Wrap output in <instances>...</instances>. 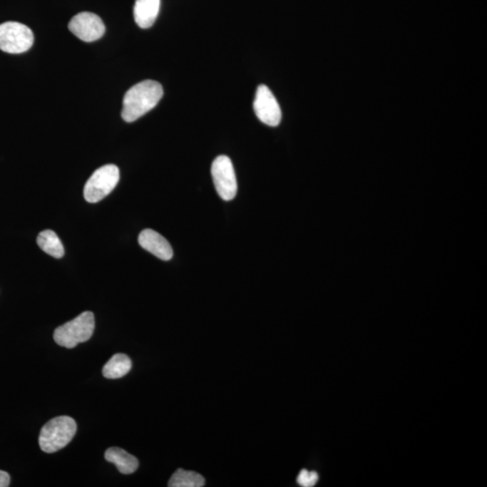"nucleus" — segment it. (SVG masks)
Instances as JSON below:
<instances>
[{
  "mask_svg": "<svg viewBox=\"0 0 487 487\" xmlns=\"http://www.w3.org/2000/svg\"><path fill=\"white\" fill-rule=\"evenodd\" d=\"M163 95L162 85L155 81H141L127 91L123 100L122 118L131 123L156 107Z\"/></svg>",
  "mask_w": 487,
  "mask_h": 487,
  "instance_id": "nucleus-1",
  "label": "nucleus"
},
{
  "mask_svg": "<svg viewBox=\"0 0 487 487\" xmlns=\"http://www.w3.org/2000/svg\"><path fill=\"white\" fill-rule=\"evenodd\" d=\"M77 431L76 422L73 418L60 416L52 419L41 430L39 445L46 453H54L66 447Z\"/></svg>",
  "mask_w": 487,
  "mask_h": 487,
  "instance_id": "nucleus-2",
  "label": "nucleus"
},
{
  "mask_svg": "<svg viewBox=\"0 0 487 487\" xmlns=\"http://www.w3.org/2000/svg\"><path fill=\"white\" fill-rule=\"evenodd\" d=\"M95 318L93 312H85L77 318L56 329L53 339L59 346L73 349L78 344L88 342L93 335Z\"/></svg>",
  "mask_w": 487,
  "mask_h": 487,
  "instance_id": "nucleus-3",
  "label": "nucleus"
},
{
  "mask_svg": "<svg viewBox=\"0 0 487 487\" xmlns=\"http://www.w3.org/2000/svg\"><path fill=\"white\" fill-rule=\"evenodd\" d=\"M119 176V169L114 165H104L96 170L85 185V200L90 203L101 202L117 186Z\"/></svg>",
  "mask_w": 487,
  "mask_h": 487,
  "instance_id": "nucleus-4",
  "label": "nucleus"
},
{
  "mask_svg": "<svg viewBox=\"0 0 487 487\" xmlns=\"http://www.w3.org/2000/svg\"><path fill=\"white\" fill-rule=\"evenodd\" d=\"M34 34L29 26L18 22H6L0 25V50L19 54L31 48Z\"/></svg>",
  "mask_w": 487,
  "mask_h": 487,
  "instance_id": "nucleus-5",
  "label": "nucleus"
},
{
  "mask_svg": "<svg viewBox=\"0 0 487 487\" xmlns=\"http://www.w3.org/2000/svg\"><path fill=\"white\" fill-rule=\"evenodd\" d=\"M214 185L221 199L232 200L237 195V182L234 166L227 155H220L214 160L211 166Z\"/></svg>",
  "mask_w": 487,
  "mask_h": 487,
  "instance_id": "nucleus-6",
  "label": "nucleus"
},
{
  "mask_svg": "<svg viewBox=\"0 0 487 487\" xmlns=\"http://www.w3.org/2000/svg\"><path fill=\"white\" fill-rule=\"evenodd\" d=\"M255 115L264 124L277 127L281 123L282 111L275 95L265 85L257 88L254 101Z\"/></svg>",
  "mask_w": 487,
  "mask_h": 487,
  "instance_id": "nucleus-7",
  "label": "nucleus"
},
{
  "mask_svg": "<svg viewBox=\"0 0 487 487\" xmlns=\"http://www.w3.org/2000/svg\"><path fill=\"white\" fill-rule=\"evenodd\" d=\"M70 31L84 42H94L104 36L106 27L96 14L83 12L73 16L69 23Z\"/></svg>",
  "mask_w": 487,
  "mask_h": 487,
  "instance_id": "nucleus-8",
  "label": "nucleus"
},
{
  "mask_svg": "<svg viewBox=\"0 0 487 487\" xmlns=\"http://www.w3.org/2000/svg\"><path fill=\"white\" fill-rule=\"evenodd\" d=\"M139 245L146 251L163 261L171 260L173 250L165 237L153 230H143L138 237Z\"/></svg>",
  "mask_w": 487,
  "mask_h": 487,
  "instance_id": "nucleus-9",
  "label": "nucleus"
},
{
  "mask_svg": "<svg viewBox=\"0 0 487 487\" xmlns=\"http://www.w3.org/2000/svg\"><path fill=\"white\" fill-rule=\"evenodd\" d=\"M161 0H135L134 6L135 21L139 27L148 29L154 25L158 19Z\"/></svg>",
  "mask_w": 487,
  "mask_h": 487,
  "instance_id": "nucleus-10",
  "label": "nucleus"
},
{
  "mask_svg": "<svg viewBox=\"0 0 487 487\" xmlns=\"http://www.w3.org/2000/svg\"><path fill=\"white\" fill-rule=\"evenodd\" d=\"M106 461L113 463L121 474L130 475L138 468V461L135 456L121 448L113 447L105 453Z\"/></svg>",
  "mask_w": 487,
  "mask_h": 487,
  "instance_id": "nucleus-11",
  "label": "nucleus"
},
{
  "mask_svg": "<svg viewBox=\"0 0 487 487\" xmlns=\"http://www.w3.org/2000/svg\"><path fill=\"white\" fill-rule=\"evenodd\" d=\"M132 369L131 359L125 354H116L105 364L102 373L108 379H118L129 373Z\"/></svg>",
  "mask_w": 487,
  "mask_h": 487,
  "instance_id": "nucleus-12",
  "label": "nucleus"
},
{
  "mask_svg": "<svg viewBox=\"0 0 487 487\" xmlns=\"http://www.w3.org/2000/svg\"><path fill=\"white\" fill-rule=\"evenodd\" d=\"M37 245L46 254L56 258H62L64 255V247L59 237L53 230H46L37 237Z\"/></svg>",
  "mask_w": 487,
  "mask_h": 487,
  "instance_id": "nucleus-13",
  "label": "nucleus"
},
{
  "mask_svg": "<svg viewBox=\"0 0 487 487\" xmlns=\"http://www.w3.org/2000/svg\"><path fill=\"white\" fill-rule=\"evenodd\" d=\"M204 485L205 479L202 475L182 468L177 470L168 483L170 487H202Z\"/></svg>",
  "mask_w": 487,
  "mask_h": 487,
  "instance_id": "nucleus-14",
  "label": "nucleus"
},
{
  "mask_svg": "<svg viewBox=\"0 0 487 487\" xmlns=\"http://www.w3.org/2000/svg\"><path fill=\"white\" fill-rule=\"evenodd\" d=\"M318 473L302 469L298 476L297 483L299 486L303 487H312L316 485L317 482H318Z\"/></svg>",
  "mask_w": 487,
  "mask_h": 487,
  "instance_id": "nucleus-15",
  "label": "nucleus"
},
{
  "mask_svg": "<svg viewBox=\"0 0 487 487\" xmlns=\"http://www.w3.org/2000/svg\"><path fill=\"white\" fill-rule=\"evenodd\" d=\"M10 483V476L8 473L0 470V487L9 486Z\"/></svg>",
  "mask_w": 487,
  "mask_h": 487,
  "instance_id": "nucleus-16",
  "label": "nucleus"
}]
</instances>
